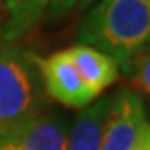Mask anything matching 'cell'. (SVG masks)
Returning <instances> with one entry per match:
<instances>
[{
    "label": "cell",
    "instance_id": "6da1fadb",
    "mask_svg": "<svg viewBox=\"0 0 150 150\" xmlns=\"http://www.w3.org/2000/svg\"><path fill=\"white\" fill-rule=\"evenodd\" d=\"M79 43L110 55L123 70L150 45L147 0H98L79 23Z\"/></svg>",
    "mask_w": 150,
    "mask_h": 150
},
{
    "label": "cell",
    "instance_id": "7a4b0ae2",
    "mask_svg": "<svg viewBox=\"0 0 150 150\" xmlns=\"http://www.w3.org/2000/svg\"><path fill=\"white\" fill-rule=\"evenodd\" d=\"M42 80L27 48L0 45V125L23 122L38 113Z\"/></svg>",
    "mask_w": 150,
    "mask_h": 150
},
{
    "label": "cell",
    "instance_id": "3957f363",
    "mask_svg": "<svg viewBox=\"0 0 150 150\" xmlns=\"http://www.w3.org/2000/svg\"><path fill=\"white\" fill-rule=\"evenodd\" d=\"M33 60L45 92L57 102L72 108H83L97 98L82 80L67 50L54 52L48 57L33 54Z\"/></svg>",
    "mask_w": 150,
    "mask_h": 150
},
{
    "label": "cell",
    "instance_id": "277c9868",
    "mask_svg": "<svg viewBox=\"0 0 150 150\" xmlns=\"http://www.w3.org/2000/svg\"><path fill=\"white\" fill-rule=\"evenodd\" d=\"M147 122L142 97L134 90H118L110 100L100 150H129Z\"/></svg>",
    "mask_w": 150,
    "mask_h": 150
},
{
    "label": "cell",
    "instance_id": "5b68a950",
    "mask_svg": "<svg viewBox=\"0 0 150 150\" xmlns=\"http://www.w3.org/2000/svg\"><path fill=\"white\" fill-rule=\"evenodd\" d=\"M22 150H67L69 123L57 113L33 115L17 123Z\"/></svg>",
    "mask_w": 150,
    "mask_h": 150
},
{
    "label": "cell",
    "instance_id": "8992f818",
    "mask_svg": "<svg viewBox=\"0 0 150 150\" xmlns=\"http://www.w3.org/2000/svg\"><path fill=\"white\" fill-rule=\"evenodd\" d=\"M67 54L77 67L82 80L90 88L95 97H98L105 88L112 85L118 79V65L110 55L103 54L100 50L77 43L74 47L67 48Z\"/></svg>",
    "mask_w": 150,
    "mask_h": 150
},
{
    "label": "cell",
    "instance_id": "52a82bcc",
    "mask_svg": "<svg viewBox=\"0 0 150 150\" xmlns=\"http://www.w3.org/2000/svg\"><path fill=\"white\" fill-rule=\"evenodd\" d=\"M112 97L92 102L80 110L69 130L67 150H100Z\"/></svg>",
    "mask_w": 150,
    "mask_h": 150
},
{
    "label": "cell",
    "instance_id": "ba28073f",
    "mask_svg": "<svg viewBox=\"0 0 150 150\" xmlns=\"http://www.w3.org/2000/svg\"><path fill=\"white\" fill-rule=\"evenodd\" d=\"M52 0H4L5 20L0 28L2 40L10 43L38 27Z\"/></svg>",
    "mask_w": 150,
    "mask_h": 150
},
{
    "label": "cell",
    "instance_id": "9c48e42d",
    "mask_svg": "<svg viewBox=\"0 0 150 150\" xmlns=\"http://www.w3.org/2000/svg\"><path fill=\"white\" fill-rule=\"evenodd\" d=\"M135 75L134 85L137 90L144 92L150 97V48L135 59Z\"/></svg>",
    "mask_w": 150,
    "mask_h": 150
},
{
    "label": "cell",
    "instance_id": "30bf717a",
    "mask_svg": "<svg viewBox=\"0 0 150 150\" xmlns=\"http://www.w3.org/2000/svg\"><path fill=\"white\" fill-rule=\"evenodd\" d=\"M0 150H22L17 123L0 125Z\"/></svg>",
    "mask_w": 150,
    "mask_h": 150
},
{
    "label": "cell",
    "instance_id": "8fae6325",
    "mask_svg": "<svg viewBox=\"0 0 150 150\" xmlns=\"http://www.w3.org/2000/svg\"><path fill=\"white\" fill-rule=\"evenodd\" d=\"M77 2L79 0H52L50 2V5H48V10L45 13L48 20H55V18H59V17L65 15L67 12H70L77 5Z\"/></svg>",
    "mask_w": 150,
    "mask_h": 150
},
{
    "label": "cell",
    "instance_id": "7c38bea8",
    "mask_svg": "<svg viewBox=\"0 0 150 150\" xmlns=\"http://www.w3.org/2000/svg\"><path fill=\"white\" fill-rule=\"evenodd\" d=\"M129 150H150V122H147V125L142 129V132Z\"/></svg>",
    "mask_w": 150,
    "mask_h": 150
},
{
    "label": "cell",
    "instance_id": "4fadbf2b",
    "mask_svg": "<svg viewBox=\"0 0 150 150\" xmlns=\"http://www.w3.org/2000/svg\"><path fill=\"white\" fill-rule=\"evenodd\" d=\"M93 2H95V0H79V2H77V7H79V10H85V8H88L90 5H93Z\"/></svg>",
    "mask_w": 150,
    "mask_h": 150
},
{
    "label": "cell",
    "instance_id": "5bb4252c",
    "mask_svg": "<svg viewBox=\"0 0 150 150\" xmlns=\"http://www.w3.org/2000/svg\"><path fill=\"white\" fill-rule=\"evenodd\" d=\"M147 8H149V17H150V0H147Z\"/></svg>",
    "mask_w": 150,
    "mask_h": 150
},
{
    "label": "cell",
    "instance_id": "9a60e30c",
    "mask_svg": "<svg viewBox=\"0 0 150 150\" xmlns=\"http://www.w3.org/2000/svg\"><path fill=\"white\" fill-rule=\"evenodd\" d=\"M2 2H4V0H0V4H2Z\"/></svg>",
    "mask_w": 150,
    "mask_h": 150
}]
</instances>
